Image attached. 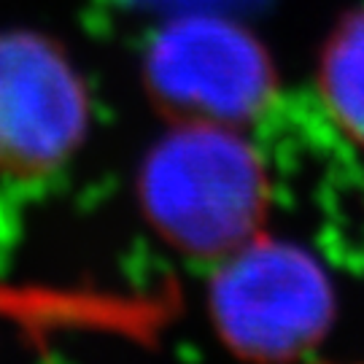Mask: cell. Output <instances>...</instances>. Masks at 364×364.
Listing matches in <instances>:
<instances>
[{"label":"cell","mask_w":364,"mask_h":364,"mask_svg":"<svg viewBox=\"0 0 364 364\" xmlns=\"http://www.w3.org/2000/svg\"><path fill=\"white\" fill-rule=\"evenodd\" d=\"M90 127V97L68 54L36 33L0 36V173L41 178L65 165Z\"/></svg>","instance_id":"cell-4"},{"label":"cell","mask_w":364,"mask_h":364,"mask_svg":"<svg viewBox=\"0 0 364 364\" xmlns=\"http://www.w3.org/2000/svg\"><path fill=\"white\" fill-rule=\"evenodd\" d=\"M208 305L221 343L257 362L297 359L335 321V289L321 262L264 232L219 259Z\"/></svg>","instance_id":"cell-2"},{"label":"cell","mask_w":364,"mask_h":364,"mask_svg":"<svg viewBox=\"0 0 364 364\" xmlns=\"http://www.w3.org/2000/svg\"><path fill=\"white\" fill-rule=\"evenodd\" d=\"M321 95L343 132L364 146V11L348 16L326 43Z\"/></svg>","instance_id":"cell-5"},{"label":"cell","mask_w":364,"mask_h":364,"mask_svg":"<svg viewBox=\"0 0 364 364\" xmlns=\"http://www.w3.org/2000/svg\"><path fill=\"white\" fill-rule=\"evenodd\" d=\"M138 200L168 246L219 262L262 232L270 186L235 124L183 119L146 156Z\"/></svg>","instance_id":"cell-1"},{"label":"cell","mask_w":364,"mask_h":364,"mask_svg":"<svg viewBox=\"0 0 364 364\" xmlns=\"http://www.w3.org/2000/svg\"><path fill=\"white\" fill-rule=\"evenodd\" d=\"M154 100L173 117L243 124L267 105L275 73L262 43L219 16L168 25L146 57Z\"/></svg>","instance_id":"cell-3"}]
</instances>
